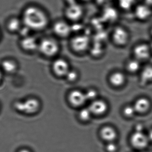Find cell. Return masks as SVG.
I'll return each instance as SVG.
<instances>
[{"instance_id":"obj_1","label":"cell","mask_w":152,"mask_h":152,"mask_svg":"<svg viewBox=\"0 0 152 152\" xmlns=\"http://www.w3.org/2000/svg\"><path fill=\"white\" fill-rule=\"evenodd\" d=\"M23 21L26 26L31 30H41L47 26L48 19L45 13L38 8H27L23 15Z\"/></svg>"},{"instance_id":"obj_2","label":"cell","mask_w":152,"mask_h":152,"mask_svg":"<svg viewBox=\"0 0 152 152\" xmlns=\"http://www.w3.org/2000/svg\"><path fill=\"white\" fill-rule=\"evenodd\" d=\"M92 44L90 36L84 33L72 34L69 39V48L76 55H82L89 52Z\"/></svg>"},{"instance_id":"obj_3","label":"cell","mask_w":152,"mask_h":152,"mask_svg":"<svg viewBox=\"0 0 152 152\" xmlns=\"http://www.w3.org/2000/svg\"><path fill=\"white\" fill-rule=\"evenodd\" d=\"M110 40L116 48H124L129 43L131 34L129 30L124 26H115L111 32Z\"/></svg>"},{"instance_id":"obj_4","label":"cell","mask_w":152,"mask_h":152,"mask_svg":"<svg viewBox=\"0 0 152 152\" xmlns=\"http://www.w3.org/2000/svg\"><path fill=\"white\" fill-rule=\"evenodd\" d=\"M39 101L35 98H29L23 101H18L15 107L18 112L26 115H33L39 112L40 108Z\"/></svg>"},{"instance_id":"obj_5","label":"cell","mask_w":152,"mask_h":152,"mask_svg":"<svg viewBox=\"0 0 152 152\" xmlns=\"http://www.w3.org/2000/svg\"><path fill=\"white\" fill-rule=\"evenodd\" d=\"M84 9L79 2L66 6L64 10L67 21L72 23H79L84 15Z\"/></svg>"},{"instance_id":"obj_6","label":"cell","mask_w":152,"mask_h":152,"mask_svg":"<svg viewBox=\"0 0 152 152\" xmlns=\"http://www.w3.org/2000/svg\"><path fill=\"white\" fill-rule=\"evenodd\" d=\"M132 54L133 58L140 62L148 60L152 55L148 43L144 42H139L135 44L132 48Z\"/></svg>"},{"instance_id":"obj_7","label":"cell","mask_w":152,"mask_h":152,"mask_svg":"<svg viewBox=\"0 0 152 152\" xmlns=\"http://www.w3.org/2000/svg\"><path fill=\"white\" fill-rule=\"evenodd\" d=\"M38 48L43 55L50 57L56 56L60 49L57 42L51 39L42 40L39 44Z\"/></svg>"},{"instance_id":"obj_8","label":"cell","mask_w":152,"mask_h":152,"mask_svg":"<svg viewBox=\"0 0 152 152\" xmlns=\"http://www.w3.org/2000/svg\"><path fill=\"white\" fill-rule=\"evenodd\" d=\"M134 17L141 22L148 21L152 16V8L145 3L137 4L133 9Z\"/></svg>"},{"instance_id":"obj_9","label":"cell","mask_w":152,"mask_h":152,"mask_svg":"<svg viewBox=\"0 0 152 152\" xmlns=\"http://www.w3.org/2000/svg\"><path fill=\"white\" fill-rule=\"evenodd\" d=\"M53 31L56 35L62 38H70L72 35V24L68 21H58L53 26Z\"/></svg>"},{"instance_id":"obj_10","label":"cell","mask_w":152,"mask_h":152,"mask_svg":"<svg viewBox=\"0 0 152 152\" xmlns=\"http://www.w3.org/2000/svg\"><path fill=\"white\" fill-rule=\"evenodd\" d=\"M130 141L134 147L141 149L147 146L149 140L147 135L144 132H135L131 137Z\"/></svg>"},{"instance_id":"obj_11","label":"cell","mask_w":152,"mask_h":152,"mask_svg":"<svg viewBox=\"0 0 152 152\" xmlns=\"http://www.w3.org/2000/svg\"><path fill=\"white\" fill-rule=\"evenodd\" d=\"M53 72L58 76H65L70 69L69 63L64 58L56 59L52 65Z\"/></svg>"},{"instance_id":"obj_12","label":"cell","mask_w":152,"mask_h":152,"mask_svg":"<svg viewBox=\"0 0 152 152\" xmlns=\"http://www.w3.org/2000/svg\"><path fill=\"white\" fill-rule=\"evenodd\" d=\"M68 99L71 104L75 107L81 106L87 101L85 93L78 90L70 92Z\"/></svg>"},{"instance_id":"obj_13","label":"cell","mask_w":152,"mask_h":152,"mask_svg":"<svg viewBox=\"0 0 152 152\" xmlns=\"http://www.w3.org/2000/svg\"><path fill=\"white\" fill-rule=\"evenodd\" d=\"M88 107L92 114L101 115L107 112L108 106L107 104L104 100L96 99L91 102Z\"/></svg>"},{"instance_id":"obj_14","label":"cell","mask_w":152,"mask_h":152,"mask_svg":"<svg viewBox=\"0 0 152 152\" xmlns=\"http://www.w3.org/2000/svg\"><path fill=\"white\" fill-rule=\"evenodd\" d=\"M151 102L148 99L141 97L137 99L133 105L136 113H146L151 107Z\"/></svg>"},{"instance_id":"obj_15","label":"cell","mask_w":152,"mask_h":152,"mask_svg":"<svg viewBox=\"0 0 152 152\" xmlns=\"http://www.w3.org/2000/svg\"><path fill=\"white\" fill-rule=\"evenodd\" d=\"M100 134L101 137L108 142L113 141L117 136L116 130L109 126L103 127L100 130Z\"/></svg>"},{"instance_id":"obj_16","label":"cell","mask_w":152,"mask_h":152,"mask_svg":"<svg viewBox=\"0 0 152 152\" xmlns=\"http://www.w3.org/2000/svg\"><path fill=\"white\" fill-rule=\"evenodd\" d=\"M21 45L23 49L29 51H34L39 47L35 38L29 36L24 37L22 39Z\"/></svg>"},{"instance_id":"obj_17","label":"cell","mask_w":152,"mask_h":152,"mask_svg":"<svg viewBox=\"0 0 152 152\" xmlns=\"http://www.w3.org/2000/svg\"><path fill=\"white\" fill-rule=\"evenodd\" d=\"M1 68L5 72L9 74L14 73L18 69V65L14 60L6 59L1 63Z\"/></svg>"},{"instance_id":"obj_18","label":"cell","mask_w":152,"mask_h":152,"mask_svg":"<svg viewBox=\"0 0 152 152\" xmlns=\"http://www.w3.org/2000/svg\"><path fill=\"white\" fill-rule=\"evenodd\" d=\"M125 77L121 72H115L112 74L110 77V81L112 84L116 87H119L124 83Z\"/></svg>"},{"instance_id":"obj_19","label":"cell","mask_w":152,"mask_h":152,"mask_svg":"<svg viewBox=\"0 0 152 152\" xmlns=\"http://www.w3.org/2000/svg\"><path fill=\"white\" fill-rule=\"evenodd\" d=\"M140 78L143 83L152 81V66H146L143 68L140 74Z\"/></svg>"},{"instance_id":"obj_20","label":"cell","mask_w":152,"mask_h":152,"mask_svg":"<svg viewBox=\"0 0 152 152\" xmlns=\"http://www.w3.org/2000/svg\"><path fill=\"white\" fill-rule=\"evenodd\" d=\"M141 68V62L135 58L129 59L126 64L127 70L131 73H136L138 72Z\"/></svg>"},{"instance_id":"obj_21","label":"cell","mask_w":152,"mask_h":152,"mask_svg":"<svg viewBox=\"0 0 152 152\" xmlns=\"http://www.w3.org/2000/svg\"><path fill=\"white\" fill-rule=\"evenodd\" d=\"M7 28L11 32L18 31L21 28V22L17 18H12L8 23Z\"/></svg>"},{"instance_id":"obj_22","label":"cell","mask_w":152,"mask_h":152,"mask_svg":"<svg viewBox=\"0 0 152 152\" xmlns=\"http://www.w3.org/2000/svg\"><path fill=\"white\" fill-rule=\"evenodd\" d=\"M91 111L89 107L83 108L79 112V116L80 119L83 121H89L92 115Z\"/></svg>"},{"instance_id":"obj_23","label":"cell","mask_w":152,"mask_h":152,"mask_svg":"<svg viewBox=\"0 0 152 152\" xmlns=\"http://www.w3.org/2000/svg\"><path fill=\"white\" fill-rule=\"evenodd\" d=\"M134 0H119V5L122 9L127 10L134 8L135 6Z\"/></svg>"},{"instance_id":"obj_24","label":"cell","mask_w":152,"mask_h":152,"mask_svg":"<svg viewBox=\"0 0 152 152\" xmlns=\"http://www.w3.org/2000/svg\"><path fill=\"white\" fill-rule=\"evenodd\" d=\"M124 114L126 117L131 118L136 113V111L135 110L134 106L132 105H127L124 107L123 109Z\"/></svg>"},{"instance_id":"obj_25","label":"cell","mask_w":152,"mask_h":152,"mask_svg":"<svg viewBox=\"0 0 152 152\" xmlns=\"http://www.w3.org/2000/svg\"><path fill=\"white\" fill-rule=\"evenodd\" d=\"M86 99L87 101L90 100L91 102L96 99L98 96V93L96 91L92 89L88 90L86 93H85Z\"/></svg>"},{"instance_id":"obj_26","label":"cell","mask_w":152,"mask_h":152,"mask_svg":"<svg viewBox=\"0 0 152 152\" xmlns=\"http://www.w3.org/2000/svg\"><path fill=\"white\" fill-rule=\"evenodd\" d=\"M65 76L69 81H74L78 78V72L75 70H70Z\"/></svg>"},{"instance_id":"obj_27","label":"cell","mask_w":152,"mask_h":152,"mask_svg":"<svg viewBox=\"0 0 152 152\" xmlns=\"http://www.w3.org/2000/svg\"><path fill=\"white\" fill-rule=\"evenodd\" d=\"M106 148L108 152H115L117 149V146L113 141L109 142L107 143Z\"/></svg>"},{"instance_id":"obj_28","label":"cell","mask_w":152,"mask_h":152,"mask_svg":"<svg viewBox=\"0 0 152 152\" xmlns=\"http://www.w3.org/2000/svg\"><path fill=\"white\" fill-rule=\"evenodd\" d=\"M31 29H29L28 27L26 26L25 27H22L20 28V30H19V33L20 35H22V36L24 38V37H27L29 34L30 31Z\"/></svg>"},{"instance_id":"obj_29","label":"cell","mask_w":152,"mask_h":152,"mask_svg":"<svg viewBox=\"0 0 152 152\" xmlns=\"http://www.w3.org/2000/svg\"><path fill=\"white\" fill-rule=\"evenodd\" d=\"M144 126L143 124H137L135 127V132H143V130H144Z\"/></svg>"},{"instance_id":"obj_30","label":"cell","mask_w":152,"mask_h":152,"mask_svg":"<svg viewBox=\"0 0 152 152\" xmlns=\"http://www.w3.org/2000/svg\"><path fill=\"white\" fill-rule=\"evenodd\" d=\"M143 2L152 8V0H143Z\"/></svg>"},{"instance_id":"obj_31","label":"cell","mask_w":152,"mask_h":152,"mask_svg":"<svg viewBox=\"0 0 152 152\" xmlns=\"http://www.w3.org/2000/svg\"><path fill=\"white\" fill-rule=\"evenodd\" d=\"M147 136L149 141H152V129H151L149 131V132H148V135H147Z\"/></svg>"},{"instance_id":"obj_32","label":"cell","mask_w":152,"mask_h":152,"mask_svg":"<svg viewBox=\"0 0 152 152\" xmlns=\"http://www.w3.org/2000/svg\"><path fill=\"white\" fill-rule=\"evenodd\" d=\"M19 152H31L30 150L27 149H23L19 151Z\"/></svg>"},{"instance_id":"obj_33","label":"cell","mask_w":152,"mask_h":152,"mask_svg":"<svg viewBox=\"0 0 152 152\" xmlns=\"http://www.w3.org/2000/svg\"><path fill=\"white\" fill-rule=\"evenodd\" d=\"M79 1H82L83 2H88L91 1L92 0H79Z\"/></svg>"},{"instance_id":"obj_34","label":"cell","mask_w":152,"mask_h":152,"mask_svg":"<svg viewBox=\"0 0 152 152\" xmlns=\"http://www.w3.org/2000/svg\"><path fill=\"white\" fill-rule=\"evenodd\" d=\"M2 74L1 72V71L0 70V82H1V80H2Z\"/></svg>"},{"instance_id":"obj_35","label":"cell","mask_w":152,"mask_h":152,"mask_svg":"<svg viewBox=\"0 0 152 152\" xmlns=\"http://www.w3.org/2000/svg\"><path fill=\"white\" fill-rule=\"evenodd\" d=\"M148 44H149V47H150V49H151V51L152 52V40L150 43H148Z\"/></svg>"},{"instance_id":"obj_36","label":"cell","mask_w":152,"mask_h":152,"mask_svg":"<svg viewBox=\"0 0 152 152\" xmlns=\"http://www.w3.org/2000/svg\"><path fill=\"white\" fill-rule=\"evenodd\" d=\"M149 33H150V35L152 38V26L150 28V31H149Z\"/></svg>"}]
</instances>
